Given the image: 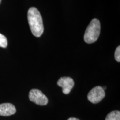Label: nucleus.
<instances>
[{
    "instance_id": "5",
    "label": "nucleus",
    "mask_w": 120,
    "mask_h": 120,
    "mask_svg": "<svg viewBox=\"0 0 120 120\" xmlns=\"http://www.w3.org/2000/svg\"><path fill=\"white\" fill-rule=\"evenodd\" d=\"M57 85L62 88V92L64 94H68L71 92L75 85L74 81L70 77H62L58 79Z\"/></svg>"
},
{
    "instance_id": "7",
    "label": "nucleus",
    "mask_w": 120,
    "mask_h": 120,
    "mask_svg": "<svg viewBox=\"0 0 120 120\" xmlns=\"http://www.w3.org/2000/svg\"><path fill=\"white\" fill-rule=\"evenodd\" d=\"M105 120H120V112L119 111H113L108 114Z\"/></svg>"
},
{
    "instance_id": "2",
    "label": "nucleus",
    "mask_w": 120,
    "mask_h": 120,
    "mask_svg": "<svg viewBox=\"0 0 120 120\" xmlns=\"http://www.w3.org/2000/svg\"><path fill=\"white\" fill-rule=\"evenodd\" d=\"M100 32L101 24L100 21L97 19H94L86 28L84 34V41L88 44L95 42L98 40Z\"/></svg>"
},
{
    "instance_id": "4",
    "label": "nucleus",
    "mask_w": 120,
    "mask_h": 120,
    "mask_svg": "<svg viewBox=\"0 0 120 120\" xmlns=\"http://www.w3.org/2000/svg\"><path fill=\"white\" fill-rule=\"evenodd\" d=\"M105 90L102 87L96 86L90 91L87 95V99L94 104H96L101 102L105 97Z\"/></svg>"
},
{
    "instance_id": "10",
    "label": "nucleus",
    "mask_w": 120,
    "mask_h": 120,
    "mask_svg": "<svg viewBox=\"0 0 120 120\" xmlns=\"http://www.w3.org/2000/svg\"><path fill=\"white\" fill-rule=\"evenodd\" d=\"M67 120H80L79 119V118H75V117H70Z\"/></svg>"
},
{
    "instance_id": "8",
    "label": "nucleus",
    "mask_w": 120,
    "mask_h": 120,
    "mask_svg": "<svg viewBox=\"0 0 120 120\" xmlns=\"http://www.w3.org/2000/svg\"><path fill=\"white\" fill-rule=\"evenodd\" d=\"M8 45L7 39L5 36L0 34V47L6 48Z\"/></svg>"
},
{
    "instance_id": "12",
    "label": "nucleus",
    "mask_w": 120,
    "mask_h": 120,
    "mask_svg": "<svg viewBox=\"0 0 120 120\" xmlns=\"http://www.w3.org/2000/svg\"><path fill=\"white\" fill-rule=\"evenodd\" d=\"M1 0H0V4H1Z\"/></svg>"
},
{
    "instance_id": "3",
    "label": "nucleus",
    "mask_w": 120,
    "mask_h": 120,
    "mask_svg": "<svg viewBox=\"0 0 120 120\" xmlns=\"http://www.w3.org/2000/svg\"><path fill=\"white\" fill-rule=\"evenodd\" d=\"M29 99L32 102L40 106H45L49 102L47 96L38 89H32L29 92Z\"/></svg>"
},
{
    "instance_id": "6",
    "label": "nucleus",
    "mask_w": 120,
    "mask_h": 120,
    "mask_svg": "<svg viewBox=\"0 0 120 120\" xmlns=\"http://www.w3.org/2000/svg\"><path fill=\"white\" fill-rule=\"evenodd\" d=\"M16 112V107L12 103H4L0 104V116H10L14 115Z\"/></svg>"
},
{
    "instance_id": "9",
    "label": "nucleus",
    "mask_w": 120,
    "mask_h": 120,
    "mask_svg": "<svg viewBox=\"0 0 120 120\" xmlns=\"http://www.w3.org/2000/svg\"><path fill=\"white\" fill-rule=\"evenodd\" d=\"M115 58L117 62H120V46H118L116 48L115 52Z\"/></svg>"
},
{
    "instance_id": "1",
    "label": "nucleus",
    "mask_w": 120,
    "mask_h": 120,
    "mask_svg": "<svg viewBox=\"0 0 120 120\" xmlns=\"http://www.w3.org/2000/svg\"><path fill=\"white\" fill-rule=\"evenodd\" d=\"M27 19L29 26L33 35L40 37L44 31L42 18L41 13L36 7L29 8L27 13Z\"/></svg>"
},
{
    "instance_id": "11",
    "label": "nucleus",
    "mask_w": 120,
    "mask_h": 120,
    "mask_svg": "<svg viewBox=\"0 0 120 120\" xmlns=\"http://www.w3.org/2000/svg\"><path fill=\"white\" fill-rule=\"evenodd\" d=\"M102 88H103V90H106V87H105V86H104V87H102Z\"/></svg>"
}]
</instances>
